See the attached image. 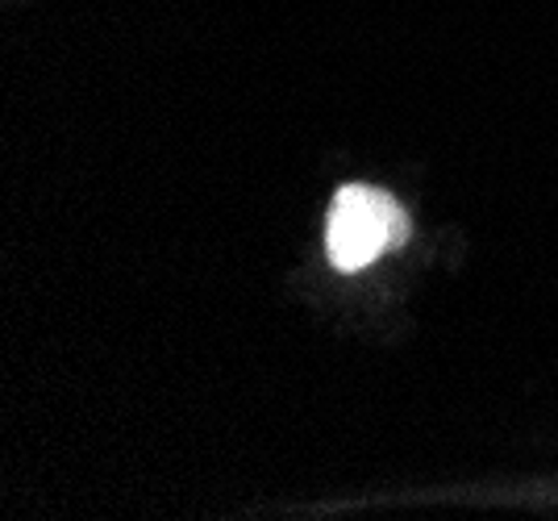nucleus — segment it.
Returning <instances> with one entry per match:
<instances>
[{"instance_id": "1", "label": "nucleus", "mask_w": 558, "mask_h": 521, "mask_svg": "<svg viewBox=\"0 0 558 521\" xmlns=\"http://www.w3.org/2000/svg\"><path fill=\"white\" fill-rule=\"evenodd\" d=\"M409 242V214L392 192L372 184H347L333 192L326 221V255L338 271H363L379 255Z\"/></svg>"}]
</instances>
